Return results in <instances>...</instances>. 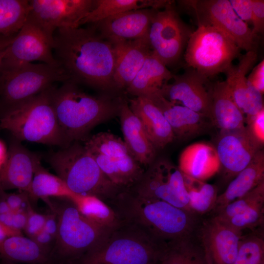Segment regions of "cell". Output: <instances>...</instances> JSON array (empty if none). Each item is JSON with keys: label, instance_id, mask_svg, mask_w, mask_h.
<instances>
[{"label": "cell", "instance_id": "cell-49", "mask_svg": "<svg viewBox=\"0 0 264 264\" xmlns=\"http://www.w3.org/2000/svg\"><path fill=\"white\" fill-rule=\"evenodd\" d=\"M16 34L8 36L0 34V69L7 49Z\"/></svg>", "mask_w": 264, "mask_h": 264}, {"label": "cell", "instance_id": "cell-12", "mask_svg": "<svg viewBox=\"0 0 264 264\" xmlns=\"http://www.w3.org/2000/svg\"><path fill=\"white\" fill-rule=\"evenodd\" d=\"M95 0H30L28 18L54 43L55 31L79 27V22L93 9Z\"/></svg>", "mask_w": 264, "mask_h": 264}, {"label": "cell", "instance_id": "cell-50", "mask_svg": "<svg viewBox=\"0 0 264 264\" xmlns=\"http://www.w3.org/2000/svg\"><path fill=\"white\" fill-rule=\"evenodd\" d=\"M22 235L20 231L12 229L0 222V242L15 235Z\"/></svg>", "mask_w": 264, "mask_h": 264}, {"label": "cell", "instance_id": "cell-35", "mask_svg": "<svg viewBox=\"0 0 264 264\" xmlns=\"http://www.w3.org/2000/svg\"><path fill=\"white\" fill-rule=\"evenodd\" d=\"M159 264H207L200 247L192 237L167 244Z\"/></svg>", "mask_w": 264, "mask_h": 264}, {"label": "cell", "instance_id": "cell-44", "mask_svg": "<svg viewBox=\"0 0 264 264\" xmlns=\"http://www.w3.org/2000/svg\"><path fill=\"white\" fill-rule=\"evenodd\" d=\"M251 23L252 32L258 36L264 30V1L252 0V10Z\"/></svg>", "mask_w": 264, "mask_h": 264}, {"label": "cell", "instance_id": "cell-21", "mask_svg": "<svg viewBox=\"0 0 264 264\" xmlns=\"http://www.w3.org/2000/svg\"><path fill=\"white\" fill-rule=\"evenodd\" d=\"M146 97L151 100L162 112L175 138L188 139L200 134L207 127L206 120L208 118L188 108L170 101L160 92Z\"/></svg>", "mask_w": 264, "mask_h": 264}, {"label": "cell", "instance_id": "cell-51", "mask_svg": "<svg viewBox=\"0 0 264 264\" xmlns=\"http://www.w3.org/2000/svg\"><path fill=\"white\" fill-rule=\"evenodd\" d=\"M8 155V148L5 143L0 139V169L4 164Z\"/></svg>", "mask_w": 264, "mask_h": 264}, {"label": "cell", "instance_id": "cell-1", "mask_svg": "<svg viewBox=\"0 0 264 264\" xmlns=\"http://www.w3.org/2000/svg\"><path fill=\"white\" fill-rule=\"evenodd\" d=\"M88 25L57 29L53 36L54 56L67 81L102 91H117L114 47Z\"/></svg>", "mask_w": 264, "mask_h": 264}, {"label": "cell", "instance_id": "cell-9", "mask_svg": "<svg viewBox=\"0 0 264 264\" xmlns=\"http://www.w3.org/2000/svg\"><path fill=\"white\" fill-rule=\"evenodd\" d=\"M65 200L57 207L49 203L58 220L53 250L64 257H83L95 248L113 228H107L91 221L79 211L71 200Z\"/></svg>", "mask_w": 264, "mask_h": 264}, {"label": "cell", "instance_id": "cell-23", "mask_svg": "<svg viewBox=\"0 0 264 264\" xmlns=\"http://www.w3.org/2000/svg\"><path fill=\"white\" fill-rule=\"evenodd\" d=\"M129 190L138 195L164 201L176 207L190 211L175 193L164 159L152 163L141 179Z\"/></svg>", "mask_w": 264, "mask_h": 264}, {"label": "cell", "instance_id": "cell-25", "mask_svg": "<svg viewBox=\"0 0 264 264\" xmlns=\"http://www.w3.org/2000/svg\"><path fill=\"white\" fill-rule=\"evenodd\" d=\"M178 167L184 174L203 181L219 172L220 165L214 146L197 142L181 153Z\"/></svg>", "mask_w": 264, "mask_h": 264}, {"label": "cell", "instance_id": "cell-38", "mask_svg": "<svg viewBox=\"0 0 264 264\" xmlns=\"http://www.w3.org/2000/svg\"><path fill=\"white\" fill-rule=\"evenodd\" d=\"M264 200H262L240 213L227 220H219L234 229L242 232L243 229H253L261 225L264 223Z\"/></svg>", "mask_w": 264, "mask_h": 264}, {"label": "cell", "instance_id": "cell-36", "mask_svg": "<svg viewBox=\"0 0 264 264\" xmlns=\"http://www.w3.org/2000/svg\"><path fill=\"white\" fill-rule=\"evenodd\" d=\"M84 146L91 154H98L110 157L131 154L124 140L107 132H99L88 137L85 140Z\"/></svg>", "mask_w": 264, "mask_h": 264}, {"label": "cell", "instance_id": "cell-15", "mask_svg": "<svg viewBox=\"0 0 264 264\" xmlns=\"http://www.w3.org/2000/svg\"><path fill=\"white\" fill-rule=\"evenodd\" d=\"M198 234L199 246L207 264H233L242 232L229 227L214 216L202 222Z\"/></svg>", "mask_w": 264, "mask_h": 264}, {"label": "cell", "instance_id": "cell-53", "mask_svg": "<svg viewBox=\"0 0 264 264\" xmlns=\"http://www.w3.org/2000/svg\"><path fill=\"white\" fill-rule=\"evenodd\" d=\"M261 264H264V261H263V262H262L261 263Z\"/></svg>", "mask_w": 264, "mask_h": 264}, {"label": "cell", "instance_id": "cell-10", "mask_svg": "<svg viewBox=\"0 0 264 264\" xmlns=\"http://www.w3.org/2000/svg\"><path fill=\"white\" fill-rule=\"evenodd\" d=\"M192 10L198 26H209L222 31L241 50L256 51L258 36L253 34L248 24L240 19L228 0H190L178 1Z\"/></svg>", "mask_w": 264, "mask_h": 264}, {"label": "cell", "instance_id": "cell-47", "mask_svg": "<svg viewBox=\"0 0 264 264\" xmlns=\"http://www.w3.org/2000/svg\"><path fill=\"white\" fill-rule=\"evenodd\" d=\"M52 211V213L46 215L43 230L52 236L55 239L58 228V220L55 212L53 210Z\"/></svg>", "mask_w": 264, "mask_h": 264}, {"label": "cell", "instance_id": "cell-40", "mask_svg": "<svg viewBox=\"0 0 264 264\" xmlns=\"http://www.w3.org/2000/svg\"><path fill=\"white\" fill-rule=\"evenodd\" d=\"M247 132L261 149L264 145V108L256 114L245 118Z\"/></svg>", "mask_w": 264, "mask_h": 264}, {"label": "cell", "instance_id": "cell-37", "mask_svg": "<svg viewBox=\"0 0 264 264\" xmlns=\"http://www.w3.org/2000/svg\"><path fill=\"white\" fill-rule=\"evenodd\" d=\"M264 261V239L262 233L242 237L233 264H261Z\"/></svg>", "mask_w": 264, "mask_h": 264}, {"label": "cell", "instance_id": "cell-2", "mask_svg": "<svg viewBox=\"0 0 264 264\" xmlns=\"http://www.w3.org/2000/svg\"><path fill=\"white\" fill-rule=\"evenodd\" d=\"M106 203L119 221L133 225L167 244L192 237L198 225L194 213L129 190L120 192Z\"/></svg>", "mask_w": 264, "mask_h": 264}, {"label": "cell", "instance_id": "cell-22", "mask_svg": "<svg viewBox=\"0 0 264 264\" xmlns=\"http://www.w3.org/2000/svg\"><path fill=\"white\" fill-rule=\"evenodd\" d=\"M129 106L140 121L149 139L156 149L164 148L175 138L161 110L149 99L137 96L130 99Z\"/></svg>", "mask_w": 264, "mask_h": 264}, {"label": "cell", "instance_id": "cell-5", "mask_svg": "<svg viewBox=\"0 0 264 264\" xmlns=\"http://www.w3.org/2000/svg\"><path fill=\"white\" fill-rule=\"evenodd\" d=\"M47 159L57 176L75 194L94 196L106 203L123 191L104 175L79 142L52 153Z\"/></svg>", "mask_w": 264, "mask_h": 264}, {"label": "cell", "instance_id": "cell-13", "mask_svg": "<svg viewBox=\"0 0 264 264\" xmlns=\"http://www.w3.org/2000/svg\"><path fill=\"white\" fill-rule=\"evenodd\" d=\"M171 83L164 85L160 93L166 99L188 108L210 120L213 85L208 78L187 67L174 75Z\"/></svg>", "mask_w": 264, "mask_h": 264}, {"label": "cell", "instance_id": "cell-28", "mask_svg": "<svg viewBox=\"0 0 264 264\" xmlns=\"http://www.w3.org/2000/svg\"><path fill=\"white\" fill-rule=\"evenodd\" d=\"M174 75L152 51L126 89L128 93L136 97H147L159 92Z\"/></svg>", "mask_w": 264, "mask_h": 264}, {"label": "cell", "instance_id": "cell-48", "mask_svg": "<svg viewBox=\"0 0 264 264\" xmlns=\"http://www.w3.org/2000/svg\"><path fill=\"white\" fill-rule=\"evenodd\" d=\"M31 239L41 246L48 251L50 250L51 244L53 242L54 243L55 242V238L44 230L41 231Z\"/></svg>", "mask_w": 264, "mask_h": 264}, {"label": "cell", "instance_id": "cell-11", "mask_svg": "<svg viewBox=\"0 0 264 264\" xmlns=\"http://www.w3.org/2000/svg\"><path fill=\"white\" fill-rule=\"evenodd\" d=\"M174 2L156 11L148 33L152 51L166 66L179 61L193 32L181 19Z\"/></svg>", "mask_w": 264, "mask_h": 264}, {"label": "cell", "instance_id": "cell-14", "mask_svg": "<svg viewBox=\"0 0 264 264\" xmlns=\"http://www.w3.org/2000/svg\"><path fill=\"white\" fill-rule=\"evenodd\" d=\"M53 44L28 18L8 47L0 69L40 61L59 66L52 52Z\"/></svg>", "mask_w": 264, "mask_h": 264}, {"label": "cell", "instance_id": "cell-18", "mask_svg": "<svg viewBox=\"0 0 264 264\" xmlns=\"http://www.w3.org/2000/svg\"><path fill=\"white\" fill-rule=\"evenodd\" d=\"M158 10L145 8L117 14L88 24L111 43L148 37L152 19Z\"/></svg>", "mask_w": 264, "mask_h": 264}, {"label": "cell", "instance_id": "cell-6", "mask_svg": "<svg viewBox=\"0 0 264 264\" xmlns=\"http://www.w3.org/2000/svg\"><path fill=\"white\" fill-rule=\"evenodd\" d=\"M54 86L0 115V129L21 142L66 146L52 105Z\"/></svg>", "mask_w": 264, "mask_h": 264}, {"label": "cell", "instance_id": "cell-29", "mask_svg": "<svg viewBox=\"0 0 264 264\" xmlns=\"http://www.w3.org/2000/svg\"><path fill=\"white\" fill-rule=\"evenodd\" d=\"M49 255V251L22 235L13 236L0 242V257L14 263L43 264L47 261Z\"/></svg>", "mask_w": 264, "mask_h": 264}, {"label": "cell", "instance_id": "cell-20", "mask_svg": "<svg viewBox=\"0 0 264 264\" xmlns=\"http://www.w3.org/2000/svg\"><path fill=\"white\" fill-rule=\"evenodd\" d=\"M111 44L116 56L114 81L119 90L126 89L152 51L148 37Z\"/></svg>", "mask_w": 264, "mask_h": 264}, {"label": "cell", "instance_id": "cell-19", "mask_svg": "<svg viewBox=\"0 0 264 264\" xmlns=\"http://www.w3.org/2000/svg\"><path fill=\"white\" fill-rule=\"evenodd\" d=\"M40 158L21 142L12 138L7 159L0 169V191L17 189L27 192Z\"/></svg>", "mask_w": 264, "mask_h": 264}, {"label": "cell", "instance_id": "cell-52", "mask_svg": "<svg viewBox=\"0 0 264 264\" xmlns=\"http://www.w3.org/2000/svg\"><path fill=\"white\" fill-rule=\"evenodd\" d=\"M12 211L4 198L1 191H0V215L8 213Z\"/></svg>", "mask_w": 264, "mask_h": 264}, {"label": "cell", "instance_id": "cell-24", "mask_svg": "<svg viewBox=\"0 0 264 264\" xmlns=\"http://www.w3.org/2000/svg\"><path fill=\"white\" fill-rule=\"evenodd\" d=\"M124 141L131 155L140 165L153 163L156 149L146 135L138 118L124 100L119 112Z\"/></svg>", "mask_w": 264, "mask_h": 264}, {"label": "cell", "instance_id": "cell-46", "mask_svg": "<svg viewBox=\"0 0 264 264\" xmlns=\"http://www.w3.org/2000/svg\"><path fill=\"white\" fill-rule=\"evenodd\" d=\"M248 82L262 95L264 93V60L251 69L247 77Z\"/></svg>", "mask_w": 264, "mask_h": 264}, {"label": "cell", "instance_id": "cell-41", "mask_svg": "<svg viewBox=\"0 0 264 264\" xmlns=\"http://www.w3.org/2000/svg\"><path fill=\"white\" fill-rule=\"evenodd\" d=\"M46 215L36 212L31 205L27 212L26 223L24 231L28 237L33 238L43 230Z\"/></svg>", "mask_w": 264, "mask_h": 264}, {"label": "cell", "instance_id": "cell-33", "mask_svg": "<svg viewBox=\"0 0 264 264\" xmlns=\"http://www.w3.org/2000/svg\"><path fill=\"white\" fill-rule=\"evenodd\" d=\"M184 175L190 210L200 215L213 210L218 196L217 186Z\"/></svg>", "mask_w": 264, "mask_h": 264}, {"label": "cell", "instance_id": "cell-4", "mask_svg": "<svg viewBox=\"0 0 264 264\" xmlns=\"http://www.w3.org/2000/svg\"><path fill=\"white\" fill-rule=\"evenodd\" d=\"M167 244L120 221L80 264H159Z\"/></svg>", "mask_w": 264, "mask_h": 264}, {"label": "cell", "instance_id": "cell-45", "mask_svg": "<svg viewBox=\"0 0 264 264\" xmlns=\"http://www.w3.org/2000/svg\"><path fill=\"white\" fill-rule=\"evenodd\" d=\"M229 2L238 17L247 24L251 23L252 0H230Z\"/></svg>", "mask_w": 264, "mask_h": 264}, {"label": "cell", "instance_id": "cell-16", "mask_svg": "<svg viewBox=\"0 0 264 264\" xmlns=\"http://www.w3.org/2000/svg\"><path fill=\"white\" fill-rule=\"evenodd\" d=\"M225 181L233 179L252 161L260 150L246 128L220 131L215 147Z\"/></svg>", "mask_w": 264, "mask_h": 264}, {"label": "cell", "instance_id": "cell-34", "mask_svg": "<svg viewBox=\"0 0 264 264\" xmlns=\"http://www.w3.org/2000/svg\"><path fill=\"white\" fill-rule=\"evenodd\" d=\"M29 11V0H0V34H16L26 22Z\"/></svg>", "mask_w": 264, "mask_h": 264}, {"label": "cell", "instance_id": "cell-26", "mask_svg": "<svg viewBox=\"0 0 264 264\" xmlns=\"http://www.w3.org/2000/svg\"><path fill=\"white\" fill-rule=\"evenodd\" d=\"M264 181V152L259 150L250 163L218 195L212 211L216 214L226 205L245 195Z\"/></svg>", "mask_w": 264, "mask_h": 264}, {"label": "cell", "instance_id": "cell-8", "mask_svg": "<svg viewBox=\"0 0 264 264\" xmlns=\"http://www.w3.org/2000/svg\"><path fill=\"white\" fill-rule=\"evenodd\" d=\"M241 50L222 31L212 26H198L189 38L184 56L187 67L209 78L224 73L240 57Z\"/></svg>", "mask_w": 264, "mask_h": 264}, {"label": "cell", "instance_id": "cell-3", "mask_svg": "<svg viewBox=\"0 0 264 264\" xmlns=\"http://www.w3.org/2000/svg\"><path fill=\"white\" fill-rule=\"evenodd\" d=\"M51 102L66 146L85 140L98 124L118 113L124 100L109 94L93 96L69 81L51 90Z\"/></svg>", "mask_w": 264, "mask_h": 264}, {"label": "cell", "instance_id": "cell-32", "mask_svg": "<svg viewBox=\"0 0 264 264\" xmlns=\"http://www.w3.org/2000/svg\"><path fill=\"white\" fill-rule=\"evenodd\" d=\"M154 0H95L93 9L79 22L83 24L95 23L127 11L152 8Z\"/></svg>", "mask_w": 264, "mask_h": 264}, {"label": "cell", "instance_id": "cell-43", "mask_svg": "<svg viewBox=\"0 0 264 264\" xmlns=\"http://www.w3.org/2000/svg\"><path fill=\"white\" fill-rule=\"evenodd\" d=\"M27 220V212L11 211L0 215V222L6 226L21 232L24 230Z\"/></svg>", "mask_w": 264, "mask_h": 264}, {"label": "cell", "instance_id": "cell-17", "mask_svg": "<svg viewBox=\"0 0 264 264\" xmlns=\"http://www.w3.org/2000/svg\"><path fill=\"white\" fill-rule=\"evenodd\" d=\"M257 59L256 51L246 52L237 65L232 64L224 73L229 92L244 117L253 116L264 108L263 95L248 82L246 77Z\"/></svg>", "mask_w": 264, "mask_h": 264}, {"label": "cell", "instance_id": "cell-30", "mask_svg": "<svg viewBox=\"0 0 264 264\" xmlns=\"http://www.w3.org/2000/svg\"><path fill=\"white\" fill-rule=\"evenodd\" d=\"M26 193L32 202L39 199L46 202L53 197L69 199L74 193L58 176L49 173L43 167L41 163L36 168Z\"/></svg>", "mask_w": 264, "mask_h": 264}, {"label": "cell", "instance_id": "cell-39", "mask_svg": "<svg viewBox=\"0 0 264 264\" xmlns=\"http://www.w3.org/2000/svg\"><path fill=\"white\" fill-rule=\"evenodd\" d=\"M262 200H264V181L245 195L226 205L215 217L220 220H227Z\"/></svg>", "mask_w": 264, "mask_h": 264}, {"label": "cell", "instance_id": "cell-42", "mask_svg": "<svg viewBox=\"0 0 264 264\" xmlns=\"http://www.w3.org/2000/svg\"><path fill=\"white\" fill-rule=\"evenodd\" d=\"M18 191L17 193L1 192L12 211L27 212L28 208L31 205L28 194L25 191Z\"/></svg>", "mask_w": 264, "mask_h": 264}, {"label": "cell", "instance_id": "cell-7", "mask_svg": "<svg viewBox=\"0 0 264 264\" xmlns=\"http://www.w3.org/2000/svg\"><path fill=\"white\" fill-rule=\"evenodd\" d=\"M68 80L63 70L44 63H29L0 70V115L58 82Z\"/></svg>", "mask_w": 264, "mask_h": 264}, {"label": "cell", "instance_id": "cell-31", "mask_svg": "<svg viewBox=\"0 0 264 264\" xmlns=\"http://www.w3.org/2000/svg\"><path fill=\"white\" fill-rule=\"evenodd\" d=\"M68 199L85 217L102 227L112 228L119 222L111 208L95 196L74 193Z\"/></svg>", "mask_w": 264, "mask_h": 264}, {"label": "cell", "instance_id": "cell-27", "mask_svg": "<svg viewBox=\"0 0 264 264\" xmlns=\"http://www.w3.org/2000/svg\"><path fill=\"white\" fill-rule=\"evenodd\" d=\"M210 120L220 131L245 128V117L234 101L224 81L213 85Z\"/></svg>", "mask_w": 264, "mask_h": 264}]
</instances>
